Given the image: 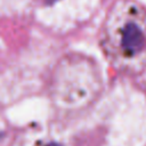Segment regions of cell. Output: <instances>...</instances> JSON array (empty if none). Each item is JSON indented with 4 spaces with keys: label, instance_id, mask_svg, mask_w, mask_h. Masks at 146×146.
Returning <instances> with one entry per match:
<instances>
[{
    "label": "cell",
    "instance_id": "1",
    "mask_svg": "<svg viewBox=\"0 0 146 146\" xmlns=\"http://www.w3.org/2000/svg\"><path fill=\"white\" fill-rule=\"evenodd\" d=\"M100 49L117 72L146 71V7L137 0H115L99 31Z\"/></svg>",
    "mask_w": 146,
    "mask_h": 146
},
{
    "label": "cell",
    "instance_id": "2",
    "mask_svg": "<svg viewBox=\"0 0 146 146\" xmlns=\"http://www.w3.org/2000/svg\"><path fill=\"white\" fill-rule=\"evenodd\" d=\"M10 146H84L72 137H64L50 130L31 128L19 133Z\"/></svg>",
    "mask_w": 146,
    "mask_h": 146
}]
</instances>
